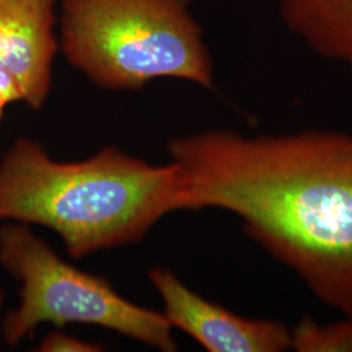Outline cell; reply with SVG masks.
Here are the masks:
<instances>
[{"instance_id": "6da1fadb", "label": "cell", "mask_w": 352, "mask_h": 352, "mask_svg": "<svg viewBox=\"0 0 352 352\" xmlns=\"http://www.w3.org/2000/svg\"><path fill=\"white\" fill-rule=\"evenodd\" d=\"M168 151L188 210L235 214L320 302L352 317V136L218 129L173 139Z\"/></svg>"}, {"instance_id": "7a4b0ae2", "label": "cell", "mask_w": 352, "mask_h": 352, "mask_svg": "<svg viewBox=\"0 0 352 352\" xmlns=\"http://www.w3.org/2000/svg\"><path fill=\"white\" fill-rule=\"evenodd\" d=\"M188 210L180 167L153 166L116 148L58 162L19 139L0 161V221L49 227L72 257L141 239L164 215Z\"/></svg>"}, {"instance_id": "3957f363", "label": "cell", "mask_w": 352, "mask_h": 352, "mask_svg": "<svg viewBox=\"0 0 352 352\" xmlns=\"http://www.w3.org/2000/svg\"><path fill=\"white\" fill-rule=\"evenodd\" d=\"M62 47L102 88L136 89L158 77L213 87L188 0H64Z\"/></svg>"}, {"instance_id": "277c9868", "label": "cell", "mask_w": 352, "mask_h": 352, "mask_svg": "<svg viewBox=\"0 0 352 352\" xmlns=\"http://www.w3.org/2000/svg\"><path fill=\"white\" fill-rule=\"evenodd\" d=\"M0 264L21 282V302L6 317L3 336L16 346L43 322L107 327L162 351H175L173 325L128 302L103 278L67 264L24 223L0 228Z\"/></svg>"}, {"instance_id": "5b68a950", "label": "cell", "mask_w": 352, "mask_h": 352, "mask_svg": "<svg viewBox=\"0 0 352 352\" xmlns=\"http://www.w3.org/2000/svg\"><path fill=\"white\" fill-rule=\"evenodd\" d=\"M151 283L164 302V316L210 352L291 350V329L273 320L247 318L204 299L170 272L153 269Z\"/></svg>"}, {"instance_id": "8992f818", "label": "cell", "mask_w": 352, "mask_h": 352, "mask_svg": "<svg viewBox=\"0 0 352 352\" xmlns=\"http://www.w3.org/2000/svg\"><path fill=\"white\" fill-rule=\"evenodd\" d=\"M56 0H0V65L12 76L23 101L41 109L51 87L58 49Z\"/></svg>"}, {"instance_id": "52a82bcc", "label": "cell", "mask_w": 352, "mask_h": 352, "mask_svg": "<svg viewBox=\"0 0 352 352\" xmlns=\"http://www.w3.org/2000/svg\"><path fill=\"white\" fill-rule=\"evenodd\" d=\"M279 13L292 36L352 76V0H279Z\"/></svg>"}, {"instance_id": "ba28073f", "label": "cell", "mask_w": 352, "mask_h": 352, "mask_svg": "<svg viewBox=\"0 0 352 352\" xmlns=\"http://www.w3.org/2000/svg\"><path fill=\"white\" fill-rule=\"evenodd\" d=\"M291 350L298 352H352V317L320 324L302 318L291 329Z\"/></svg>"}, {"instance_id": "9c48e42d", "label": "cell", "mask_w": 352, "mask_h": 352, "mask_svg": "<svg viewBox=\"0 0 352 352\" xmlns=\"http://www.w3.org/2000/svg\"><path fill=\"white\" fill-rule=\"evenodd\" d=\"M100 350L101 347L98 344H91L59 331L46 336L38 349V351L42 352H97Z\"/></svg>"}, {"instance_id": "30bf717a", "label": "cell", "mask_w": 352, "mask_h": 352, "mask_svg": "<svg viewBox=\"0 0 352 352\" xmlns=\"http://www.w3.org/2000/svg\"><path fill=\"white\" fill-rule=\"evenodd\" d=\"M8 104V101L0 94V119H1V116H3V113H4V109H6V106Z\"/></svg>"}, {"instance_id": "8fae6325", "label": "cell", "mask_w": 352, "mask_h": 352, "mask_svg": "<svg viewBox=\"0 0 352 352\" xmlns=\"http://www.w3.org/2000/svg\"><path fill=\"white\" fill-rule=\"evenodd\" d=\"M3 298H4V295H3V291L0 289V307H1V302H3Z\"/></svg>"}]
</instances>
